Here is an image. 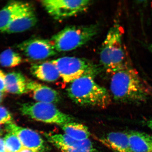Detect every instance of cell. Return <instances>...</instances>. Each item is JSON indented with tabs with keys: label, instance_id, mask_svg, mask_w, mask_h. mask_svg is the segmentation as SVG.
Here are the masks:
<instances>
[{
	"label": "cell",
	"instance_id": "ac0fdd59",
	"mask_svg": "<svg viewBox=\"0 0 152 152\" xmlns=\"http://www.w3.org/2000/svg\"><path fill=\"white\" fill-rule=\"evenodd\" d=\"M64 134L77 140H85L89 139L90 135L88 128L82 124L70 122L61 126Z\"/></svg>",
	"mask_w": 152,
	"mask_h": 152
},
{
	"label": "cell",
	"instance_id": "7a4b0ae2",
	"mask_svg": "<svg viewBox=\"0 0 152 152\" xmlns=\"http://www.w3.org/2000/svg\"><path fill=\"white\" fill-rule=\"evenodd\" d=\"M94 78L84 76L70 83L66 89L68 96L77 104L106 108L111 103L110 95Z\"/></svg>",
	"mask_w": 152,
	"mask_h": 152
},
{
	"label": "cell",
	"instance_id": "7402d4cb",
	"mask_svg": "<svg viewBox=\"0 0 152 152\" xmlns=\"http://www.w3.org/2000/svg\"><path fill=\"white\" fill-rule=\"evenodd\" d=\"M62 152H92L86 150L79 149L69 148L68 147L61 146L57 148Z\"/></svg>",
	"mask_w": 152,
	"mask_h": 152
},
{
	"label": "cell",
	"instance_id": "8992f818",
	"mask_svg": "<svg viewBox=\"0 0 152 152\" xmlns=\"http://www.w3.org/2000/svg\"><path fill=\"white\" fill-rule=\"evenodd\" d=\"M22 114L33 119L61 126L72 122V117L61 111L54 104L47 103H28L23 104L20 108Z\"/></svg>",
	"mask_w": 152,
	"mask_h": 152
},
{
	"label": "cell",
	"instance_id": "e0dca14e",
	"mask_svg": "<svg viewBox=\"0 0 152 152\" xmlns=\"http://www.w3.org/2000/svg\"><path fill=\"white\" fill-rule=\"evenodd\" d=\"M28 80L20 72H13L6 75L5 86L6 91L16 94H23L28 93Z\"/></svg>",
	"mask_w": 152,
	"mask_h": 152
},
{
	"label": "cell",
	"instance_id": "5bb4252c",
	"mask_svg": "<svg viewBox=\"0 0 152 152\" xmlns=\"http://www.w3.org/2000/svg\"><path fill=\"white\" fill-rule=\"evenodd\" d=\"M99 141L114 152H132L128 132H111L99 139Z\"/></svg>",
	"mask_w": 152,
	"mask_h": 152
},
{
	"label": "cell",
	"instance_id": "3957f363",
	"mask_svg": "<svg viewBox=\"0 0 152 152\" xmlns=\"http://www.w3.org/2000/svg\"><path fill=\"white\" fill-rule=\"evenodd\" d=\"M123 35L121 24L118 20L116 21L109 29L101 47V67L110 75H112L128 64L123 45Z\"/></svg>",
	"mask_w": 152,
	"mask_h": 152
},
{
	"label": "cell",
	"instance_id": "6da1fadb",
	"mask_svg": "<svg viewBox=\"0 0 152 152\" xmlns=\"http://www.w3.org/2000/svg\"><path fill=\"white\" fill-rule=\"evenodd\" d=\"M110 90L114 99L120 103L142 104L149 96L148 89L139 74L128 64L112 74Z\"/></svg>",
	"mask_w": 152,
	"mask_h": 152
},
{
	"label": "cell",
	"instance_id": "9c48e42d",
	"mask_svg": "<svg viewBox=\"0 0 152 152\" xmlns=\"http://www.w3.org/2000/svg\"><path fill=\"white\" fill-rule=\"evenodd\" d=\"M6 129L8 132L15 134L18 137L23 148L33 152H43L45 150L43 140L34 131L18 126L13 122L6 125Z\"/></svg>",
	"mask_w": 152,
	"mask_h": 152
},
{
	"label": "cell",
	"instance_id": "4316f807",
	"mask_svg": "<svg viewBox=\"0 0 152 152\" xmlns=\"http://www.w3.org/2000/svg\"><path fill=\"white\" fill-rule=\"evenodd\" d=\"M4 98V93L0 91V103L2 102Z\"/></svg>",
	"mask_w": 152,
	"mask_h": 152
},
{
	"label": "cell",
	"instance_id": "30bf717a",
	"mask_svg": "<svg viewBox=\"0 0 152 152\" xmlns=\"http://www.w3.org/2000/svg\"><path fill=\"white\" fill-rule=\"evenodd\" d=\"M28 92L31 94L34 99L39 102L54 104L61 100L59 93L50 87L31 80H28Z\"/></svg>",
	"mask_w": 152,
	"mask_h": 152
},
{
	"label": "cell",
	"instance_id": "ffe728a7",
	"mask_svg": "<svg viewBox=\"0 0 152 152\" xmlns=\"http://www.w3.org/2000/svg\"><path fill=\"white\" fill-rule=\"evenodd\" d=\"M4 140L7 152H19L23 148L18 137L12 133L7 134Z\"/></svg>",
	"mask_w": 152,
	"mask_h": 152
},
{
	"label": "cell",
	"instance_id": "44dd1931",
	"mask_svg": "<svg viewBox=\"0 0 152 152\" xmlns=\"http://www.w3.org/2000/svg\"><path fill=\"white\" fill-rule=\"evenodd\" d=\"M13 118L10 113L4 107L0 106V124L12 122Z\"/></svg>",
	"mask_w": 152,
	"mask_h": 152
},
{
	"label": "cell",
	"instance_id": "2e32d148",
	"mask_svg": "<svg viewBox=\"0 0 152 152\" xmlns=\"http://www.w3.org/2000/svg\"><path fill=\"white\" fill-rule=\"evenodd\" d=\"M128 134L132 152H152V136L136 131L128 132Z\"/></svg>",
	"mask_w": 152,
	"mask_h": 152
},
{
	"label": "cell",
	"instance_id": "cb8c5ba5",
	"mask_svg": "<svg viewBox=\"0 0 152 152\" xmlns=\"http://www.w3.org/2000/svg\"><path fill=\"white\" fill-rule=\"evenodd\" d=\"M0 152H7L4 140L0 138Z\"/></svg>",
	"mask_w": 152,
	"mask_h": 152
},
{
	"label": "cell",
	"instance_id": "603a6c76",
	"mask_svg": "<svg viewBox=\"0 0 152 152\" xmlns=\"http://www.w3.org/2000/svg\"><path fill=\"white\" fill-rule=\"evenodd\" d=\"M6 74L0 69V91L4 93L6 91L5 79Z\"/></svg>",
	"mask_w": 152,
	"mask_h": 152
},
{
	"label": "cell",
	"instance_id": "277c9868",
	"mask_svg": "<svg viewBox=\"0 0 152 152\" xmlns=\"http://www.w3.org/2000/svg\"><path fill=\"white\" fill-rule=\"evenodd\" d=\"M98 24L66 27L51 39L57 52H67L83 46L98 34Z\"/></svg>",
	"mask_w": 152,
	"mask_h": 152
},
{
	"label": "cell",
	"instance_id": "d6986e66",
	"mask_svg": "<svg viewBox=\"0 0 152 152\" xmlns=\"http://www.w3.org/2000/svg\"><path fill=\"white\" fill-rule=\"evenodd\" d=\"M22 61L20 55L11 49L5 50L0 54V65L4 67H15L21 64Z\"/></svg>",
	"mask_w": 152,
	"mask_h": 152
},
{
	"label": "cell",
	"instance_id": "f1b7e54d",
	"mask_svg": "<svg viewBox=\"0 0 152 152\" xmlns=\"http://www.w3.org/2000/svg\"><path fill=\"white\" fill-rule=\"evenodd\" d=\"M2 130L1 129V128L0 127V135H1L2 134Z\"/></svg>",
	"mask_w": 152,
	"mask_h": 152
},
{
	"label": "cell",
	"instance_id": "4fadbf2b",
	"mask_svg": "<svg viewBox=\"0 0 152 152\" xmlns=\"http://www.w3.org/2000/svg\"><path fill=\"white\" fill-rule=\"evenodd\" d=\"M32 6L29 3L23 2L8 3L0 10V31L3 32L11 22Z\"/></svg>",
	"mask_w": 152,
	"mask_h": 152
},
{
	"label": "cell",
	"instance_id": "8fae6325",
	"mask_svg": "<svg viewBox=\"0 0 152 152\" xmlns=\"http://www.w3.org/2000/svg\"><path fill=\"white\" fill-rule=\"evenodd\" d=\"M45 136L48 141L56 148L64 146L95 152L92 142L89 139L85 140H77L65 134L45 133Z\"/></svg>",
	"mask_w": 152,
	"mask_h": 152
},
{
	"label": "cell",
	"instance_id": "5b68a950",
	"mask_svg": "<svg viewBox=\"0 0 152 152\" xmlns=\"http://www.w3.org/2000/svg\"><path fill=\"white\" fill-rule=\"evenodd\" d=\"M51 61L56 66L60 77L66 83H72L84 76L95 78L102 70L100 66L84 58L66 56Z\"/></svg>",
	"mask_w": 152,
	"mask_h": 152
},
{
	"label": "cell",
	"instance_id": "52a82bcc",
	"mask_svg": "<svg viewBox=\"0 0 152 152\" xmlns=\"http://www.w3.org/2000/svg\"><path fill=\"white\" fill-rule=\"evenodd\" d=\"M91 1L88 0H44L41 4L55 20H61L74 16L88 8Z\"/></svg>",
	"mask_w": 152,
	"mask_h": 152
},
{
	"label": "cell",
	"instance_id": "d4e9b609",
	"mask_svg": "<svg viewBox=\"0 0 152 152\" xmlns=\"http://www.w3.org/2000/svg\"><path fill=\"white\" fill-rule=\"evenodd\" d=\"M146 125L152 131V117L147 120Z\"/></svg>",
	"mask_w": 152,
	"mask_h": 152
},
{
	"label": "cell",
	"instance_id": "9a60e30c",
	"mask_svg": "<svg viewBox=\"0 0 152 152\" xmlns=\"http://www.w3.org/2000/svg\"><path fill=\"white\" fill-rule=\"evenodd\" d=\"M30 71L33 76L43 81L53 82L60 77L56 66L52 61L34 64Z\"/></svg>",
	"mask_w": 152,
	"mask_h": 152
},
{
	"label": "cell",
	"instance_id": "7c38bea8",
	"mask_svg": "<svg viewBox=\"0 0 152 152\" xmlns=\"http://www.w3.org/2000/svg\"><path fill=\"white\" fill-rule=\"evenodd\" d=\"M37 21L35 11L32 6L11 22L3 32L8 34L22 32L34 26Z\"/></svg>",
	"mask_w": 152,
	"mask_h": 152
},
{
	"label": "cell",
	"instance_id": "83f0119b",
	"mask_svg": "<svg viewBox=\"0 0 152 152\" xmlns=\"http://www.w3.org/2000/svg\"><path fill=\"white\" fill-rule=\"evenodd\" d=\"M148 48L149 50L152 53V45H150L148 46Z\"/></svg>",
	"mask_w": 152,
	"mask_h": 152
},
{
	"label": "cell",
	"instance_id": "ba28073f",
	"mask_svg": "<svg viewBox=\"0 0 152 152\" xmlns=\"http://www.w3.org/2000/svg\"><path fill=\"white\" fill-rule=\"evenodd\" d=\"M17 47L25 56L35 61L45 59L58 53L50 40L41 38L24 41Z\"/></svg>",
	"mask_w": 152,
	"mask_h": 152
},
{
	"label": "cell",
	"instance_id": "484cf974",
	"mask_svg": "<svg viewBox=\"0 0 152 152\" xmlns=\"http://www.w3.org/2000/svg\"><path fill=\"white\" fill-rule=\"evenodd\" d=\"M19 152H33L31 150L28 149L26 148H23Z\"/></svg>",
	"mask_w": 152,
	"mask_h": 152
}]
</instances>
